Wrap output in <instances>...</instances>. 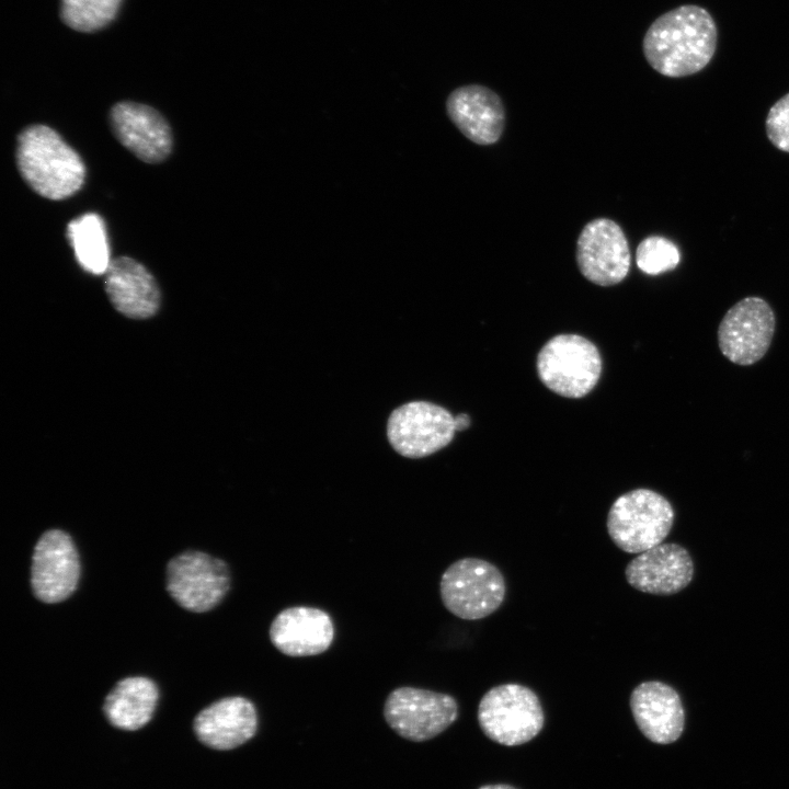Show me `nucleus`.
I'll return each instance as SVG.
<instances>
[{"label": "nucleus", "mask_w": 789, "mask_h": 789, "mask_svg": "<svg viewBox=\"0 0 789 789\" xmlns=\"http://www.w3.org/2000/svg\"><path fill=\"white\" fill-rule=\"evenodd\" d=\"M479 789H516L508 785H485L480 787Z\"/></svg>", "instance_id": "nucleus-26"}, {"label": "nucleus", "mask_w": 789, "mask_h": 789, "mask_svg": "<svg viewBox=\"0 0 789 789\" xmlns=\"http://www.w3.org/2000/svg\"><path fill=\"white\" fill-rule=\"evenodd\" d=\"M67 236L79 265L94 275L105 274L110 263V247L102 217L88 213L68 224Z\"/></svg>", "instance_id": "nucleus-21"}, {"label": "nucleus", "mask_w": 789, "mask_h": 789, "mask_svg": "<svg viewBox=\"0 0 789 789\" xmlns=\"http://www.w3.org/2000/svg\"><path fill=\"white\" fill-rule=\"evenodd\" d=\"M630 708L639 730L654 743H673L684 730L681 697L667 684L658 681L639 684L630 695Z\"/></svg>", "instance_id": "nucleus-17"}, {"label": "nucleus", "mask_w": 789, "mask_h": 789, "mask_svg": "<svg viewBox=\"0 0 789 789\" xmlns=\"http://www.w3.org/2000/svg\"><path fill=\"white\" fill-rule=\"evenodd\" d=\"M105 291L114 308L133 319L153 316L160 306V290L152 274L138 261L118 256L105 272Z\"/></svg>", "instance_id": "nucleus-19"}, {"label": "nucleus", "mask_w": 789, "mask_h": 789, "mask_svg": "<svg viewBox=\"0 0 789 789\" xmlns=\"http://www.w3.org/2000/svg\"><path fill=\"white\" fill-rule=\"evenodd\" d=\"M694 564L688 551L673 542L656 545L637 556L626 567L631 587L654 595H672L691 581Z\"/></svg>", "instance_id": "nucleus-14"}, {"label": "nucleus", "mask_w": 789, "mask_h": 789, "mask_svg": "<svg viewBox=\"0 0 789 789\" xmlns=\"http://www.w3.org/2000/svg\"><path fill=\"white\" fill-rule=\"evenodd\" d=\"M482 732L492 741L515 746L533 740L542 729L544 710L528 687L510 683L488 690L478 707Z\"/></svg>", "instance_id": "nucleus-4"}, {"label": "nucleus", "mask_w": 789, "mask_h": 789, "mask_svg": "<svg viewBox=\"0 0 789 789\" xmlns=\"http://www.w3.org/2000/svg\"><path fill=\"white\" fill-rule=\"evenodd\" d=\"M254 705L241 696L219 699L204 708L194 720V731L205 745L220 751L248 742L256 732Z\"/></svg>", "instance_id": "nucleus-18"}, {"label": "nucleus", "mask_w": 789, "mask_h": 789, "mask_svg": "<svg viewBox=\"0 0 789 789\" xmlns=\"http://www.w3.org/2000/svg\"><path fill=\"white\" fill-rule=\"evenodd\" d=\"M122 0H61V18L71 28L94 32L116 15Z\"/></svg>", "instance_id": "nucleus-22"}, {"label": "nucleus", "mask_w": 789, "mask_h": 789, "mask_svg": "<svg viewBox=\"0 0 789 789\" xmlns=\"http://www.w3.org/2000/svg\"><path fill=\"white\" fill-rule=\"evenodd\" d=\"M15 157L23 180L45 198H68L84 183L81 157L46 125H30L20 133Z\"/></svg>", "instance_id": "nucleus-2"}, {"label": "nucleus", "mask_w": 789, "mask_h": 789, "mask_svg": "<svg viewBox=\"0 0 789 789\" xmlns=\"http://www.w3.org/2000/svg\"><path fill=\"white\" fill-rule=\"evenodd\" d=\"M230 587L227 563L202 551H185L167 565V590L178 605L193 613L215 608Z\"/></svg>", "instance_id": "nucleus-7"}, {"label": "nucleus", "mask_w": 789, "mask_h": 789, "mask_svg": "<svg viewBox=\"0 0 789 789\" xmlns=\"http://www.w3.org/2000/svg\"><path fill=\"white\" fill-rule=\"evenodd\" d=\"M506 585L501 571L478 558H464L443 573L439 593L445 608L466 620L482 619L503 603Z\"/></svg>", "instance_id": "nucleus-6"}, {"label": "nucleus", "mask_w": 789, "mask_h": 789, "mask_svg": "<svg viewBox=\"0 0 789 789\" xmlns=\"http://www.w3.org/2000/svg\"><path fill=\"white\" fill-rule=\"evenodd\" d=\"M110 125L117 140L144 162H162L172 151L168 122L148 105L130 101L116 103L110 111Z\"/></svg>", "instance_id": "nucleus-13"}, {"label": "nucleus", "mask_w": 789, "mask_h": 789, "mask_svg": "<svg viewBox=\"0 0 789 789\" xmlns=\"http://www.w3.org/2000/svg\"><path fill=\"white\" fill-rule=\"evenodd\" d=\"M455 432L451 413L426 401H413L397 408L387 423L389 443L397 453L409 458L436 453L450 443Z\"/></svg>", "instance_id": "nucleus-10"}, {"label": "nucleus", "mask_w": 789, "mask_h": 789, "mask_svg": "<svg viewBox=\"0 0 789 789\" xmlns=\"http://www.w3.org/2000/svg\"><path fill=\"white\" fill-rule=\"evenodd\" d=\"M679 259L677 247L671 240L660 236H650L643 239L636 252L638 267L649 275H658L675 268Z\"/></svg>", "instance_id": "nucleus-23"}, {"label": "nucleus", "mask_w": 789, "mask_h": 789, "mask_svg": "<svg viewBox=\"0 0 789 789\" xmlns=\"http://www.w3.org/2000/svg\"><path fill=\"white\" fill-rule=\"evenodd\" d=\"M270 640L283 654L293 658L325 652L334 639L330 615L316 607L294 606L279 611L270 627Z\"/></svg>", "instance_id": "nucleus-16"}, {"label": "nucleus", "mask_w": 789, "mask_h": 789, "mask_svg": "<svg viewBox=\"0 0 789 789\" xmlns=\"http://www.w3.org/2000/svg\"><path fill=\"white\" fill-rule=\"evenodd\" d=\"M775 328L770 305L761 297H745L723 316L717 333L719 348L733 364L753 365L767 353Z\"/></svg>", "instance_id": "nucleus-9"}, {"label": "nucleus", "mask_w": 789, "mask_h": 789, "mask_svg": "<svg viewBox=\"0 0 789 789\" xmlns=\"http://www.w3.org/2000/svg\"><path fill=\"white\" fill-rule=\"evenodd\" d=\"M717 41V25L711 14L699 5L685 4L652 22L642 48L655 71L679 78L702 70L716 53Z\"/></svg>", "instance_id": "nucleus-1"}, {"label": "nucleus", "mask_w": 789, "mask_h": 789, "mask_svg": "<svg viewBox=\"0 0 789 789\" xmlns=\"http://www.w3.org/2000/svg\"><path fill=\"white\" fill-rule=\"evenodd\" d=\"M158 698V687L150 678L125 677L106 696L103 711L114 727L134 731L149 722Z\"/></svg>", "instance_id": "nucleus-20"}, {"label": "nucleus", "mask_w": 789, "mask_h": 789, "mask_svg": "<svg viewBox=\"0 0 789 789\" xmlns=\"http://www.w3.org/2000/svg\"><path fill=\"white\" fill-rule=\"evenodd\" d=\"M673 522V507L663 495L649 489H636L616 499L606 526L619 549L641 553L662 544Z\"/></svg>", "instance_id": "nucleus-3"}, {"label": "nucleus", "mask_w": 789, "mask_h": 789, "mask_svg": "<svg viewBox=\"0 0 789 789\" xmlns=\"http://www.w3.org/2000/svg\"><path fill=\"white\" fill-rule=\"evenodd\" d=\"M79 578V554L70 535L60 529L45 531L32 556L31 587L35 597L47 604L62 602L76 591Z\"/></svg>", "instance_id": "nucleus-11"}, {"label": "nucleus", "mask_w": 789, "mask_h": 789, "mask_svg": "<svg viewBox=\"0 0 789 789\" xmlns=\"http://www.w3.org/2000/svg\"><path fill=\"white\" fill-rule=\"evenodd\" d=\"M446 111L453 124L474 144L492 145L503 134V102L484 85L468 84L455 89L447 98Z\"/></svg>", "instance_id": "nucleus-15"}, {"label": "nucleus", "mask_w": 789, "mask_h": 789, "mask_svg": "<svg viewBox=\"0 0 789 789\" xmlns=\"http://www.w3.org/2000/svg\"><path fill=\"white\" fill-rule=\"evenodd\" d=\"M576 263L582 275L599 286H613L628 274L631 255L621 227L596 218L582 229L576 242Z\"/></svg>", "instance_id": "nucleus-12"}, {"label": "nucleus", "mask_w": 789, "mask_h": 789, "mask_svg": "<svg viewBox=\"0 0 789 789\" xmlns=\"http://www.w3.org/2000/svg\"><path fill=\"white\" fill-rule=\"evenodd\" d=\"M456 431L465 430L470 424V419L467 414L461 413L455 418Z\"/></svg>", "instance_id": "nucleus-25"}, {"label": "nucleus", "mask_w": 789, "mask_h": 789, "mask_svg": "<svg viewBox=\"0 0 789 789\" xmlns=\"http://www.w3.org/2000/svg\"><path fill=\"white\" fill-rule=\"evenodd\" d=\"M457 716V701L450 695L409 686L393 689L384 706L389 727L413 742L435 737L451 725Z\"/></svg>", "instance_id": "nucleus-8"}, {"label": "nucleus", "mask_w": 789, "mask_h": 789, "mask_svg": "<svg viewBox=\"0 0 789 789\" xmlns=\"http://www.w3.org/2000/svg\"><path fill=\"white\" fill-rule=\"evenodd\" d=\"M766 133L775 147L789 152V93L770 107L766 118Z\"/></svg>", "instance_id": "nucleus-24"}, {"label": "nucleus", "mask_w": 789, "mask_h": 789, "mask_svg": "<svg viewBox=\"0 0 789 789\" xmlns=\"http://www.w3.org/2000/svg\"><path fill=\"white\" fill-rule=\"evenodd\" d=\"M537 373L551 391L567 398H581L596 386L602 373L597 347L578 334L550 339L537 356Z\"/></svg>", "instance_id": "nucleus-5"}]
</instances>
